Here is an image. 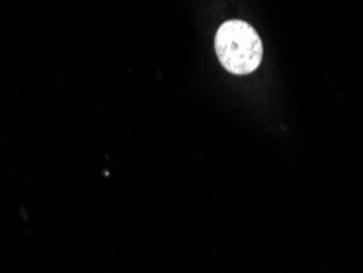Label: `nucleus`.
<instances>
[{
	"mask_svg": "<svg viewBox=\"0 0 363 273\" xmlns=\"http://www.w3.org/2000/svg\"><path fill=\"white\" fill-rule=\"evenodd\" d=\"M215 50L226 71L238 76L254 72L264 55L257 31L241 20H229L221 25L215 38Z\"/></svg>",
	"mask_w": 363,
	"mask_h": 273,
	"instance_id": "obj_1",
	"label": "nucleus"
}]
</instances>
